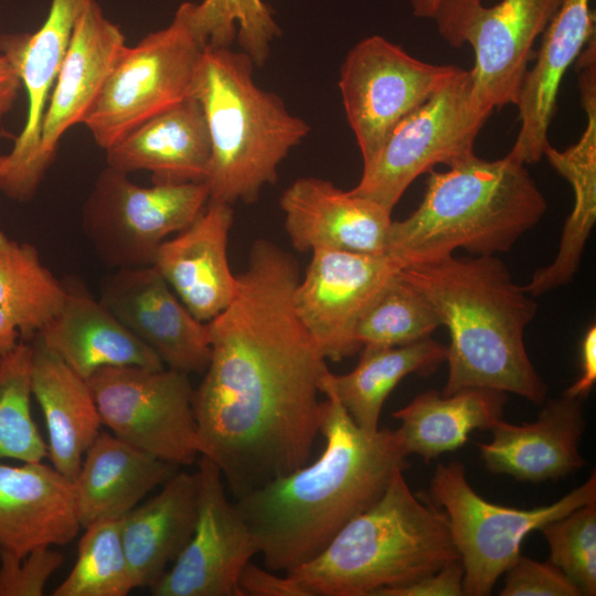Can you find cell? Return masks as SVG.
I'll use <instances>...</instances> for the list:
<instances>
[{
	"mask_svg": "<svg viewBox=\"0 0 596 596\" xmlns=\"http://www.w3.org/2000/svg\"><path fill=\"white\" fill-rule=\"evenodd\" d=\"M198 476L177 471L161 490L120 519L136 587H151L190 540L198 514Z\"/></svg>",
	"mask_w": 596,
	"mask_h": 596,
	"instance_id": "83f0119b",
	"label": "cell"
},
{
	"mask_svg": "<svg viewBox=\"0 0 596 596\" xmlns=\"http://www.w3.org/2000/svg\"><path fill=\"white\" fill-rule=\"evenodd\" d=\"M63 281L64 305L38 337L75 373L87 381L107 366L164 368L82 280L73 276Z\"/></svg>",
	"mask_w": 596,
	"mask_h": 596,
	"instance_id": "cb8c5ba5",
	"label": "cell"
},
{
	"mask_svg": "<svg viewBox=\"0 0 596 596\" xmlns=\"http://www.w3.org/2000/svg\"><path fill=\"white\" fill-rule=\"evenodd\" d=\"M398 272L356 324L354 336L361 349L417 342L441 326L427 298Z\"/></svg>",
	"mask_w": 596,
	"mask_h": 596,
	"instance_id": "d6a6232c",
	"label": "cell"
},
{
	"mask_svg": "<svg viewBox=\"0 0 596 596\" xmlns=\"http://www.w3.org/2000/svg\"><path fill=\"white\" fill-rule=\"evenodd\" d=\"M577 66L585 129L571 147L558 150L549 145L543 156L574 192V206L565 220L556 254L565 265L581 262L596 222V56L582 55Z\"/></svg>",
	"mask_w": 596,
	"mask_h": 596,
	"instance_id": "1f68e13d",
	"label": "cell"
},
{
	"mask_svg": "<svg viewBox=\"0 0 596 596\" xmlns=\"http://www.w3.org/2000/svg\"><path fill=\"white\" fill-rule=\"evenodd\" d=\"M207 201L205 182L140 187L107 166L83 203L82 230L108 268L149 266L161 243L190 225Z\"/></svg>",
	"mask_w": 596,
	"mask_h": 596,
	"instance_id": "30bf717a",
	"label": "cell"
},
{
	"mask_svg": "<svg viewBox=\"0 0 596 596\" xmlns=\"http://www.w3.org/2000/svg\"><path fill=\"white\" fill-rule=\"evenodd\" d=\"M562 0H501L475 8L462 28L473 51L470 71L480 102L491 109L515 104L535 40Z\"/></svg>",
	"mask_w": 596,
	"mask_h": 596,
	"instance_id": "e0dca14e",
	"label": "cell"
},
{
	"mask_svg": "<svg viewBox=\"0 0 596 596\" xmlns=\"http://www.w3.org/2000/svg\"><path fill=\"white\" fill-rule=\"evenodd\" d=\"M99 300L163 365L187 374L206 370L207 322L193 317L152 265L114 269L100 281Z\"/></svg>",
	"mask_w": 596,
	"mask_h": 596,
	"instance_id": "2e32d148",
	"label": "cell"
},
{
	"mask_svg": "<svg viewBox=\"0 0 596 596\" xmlns=\"http://www.w3.org/2000/svg\"><path fill=\"white\" fill-rule=\"evenodd\" d=\"M73 481L42 461L0 464V551L24 557L77 535Z\"/></svg>",
	"mask_w": 596,
	"mask_h": 596,
	"instance_id": "603a6c76",
	"label": "cell"
},
{
	"mask_svg": "<svg viewBox=\"0 0 596 596\" xmlns=\"http://www.w3.org/2000/svg\"><path fill=\"white\" fill-rule=\"evenodd\" d=\"M460 68L421 61L377 34L359 41L341 65L338 84L363 166L374 159L392 129Z\"/></svg>",
	"mask_w": 596,
	"mask_h": 596,
	"instance_id": "7c38bea8",
	"label": "cell"
},
{
	"mask_svg": "<svg viewBox=\"0 0 596 596\" xmlns=\"http://www.w3.org/2000/svg\"><path fill=\"white\" fill-rule=\"evenodd\" d=\"M102 424L124 441L178 467L200 456L188 374L107 366L87 380Z\"/></svg>",
	"mask_w": 596,
	"mask_h": 596,
	"instance_id": "8fae6325",
	"label": "cell"
},
{
	"mask_svg": "<svg viewBox=\"0 0 596 596\" xmlns=\"http://www.w3.org/2000/svg\"><path fill=\"white\" fill-rule=\"evenodd\" d=\"M596 382V326L593 323L581 342V375L564 392L565 395L584 398Z\"/></svg>",
	"mask_w": 596,
	"mask_h": 596,
	"instance_id": "7bdbcfd3",
	"label": "cell"
},
{
	"mask_svg": "<svg viewBox=\"0 0 596 596\" xmlns=\"http://www.w3.org/2000/svg\"><path fill=\"white\" fill-rule=\"evenodd\" d=\"M194 531L170 570L151 586L155 596H237L244 566L258 554L256 540L234 503L221 470L199 456Z\"/></svg>",
	"mask_w": 596,
	"mask_h": 596,
	"instance_id": "5bb4252c",
	"label": "cell"
},
{
	"mask_svg": "<svg viewBox=\"0 0 596 596\" xmlns=\"http://www.w3.org/2000/svg\"><path fill=\"white\" fill-rule=\"evenodd\" d=\"M464 565L460 558L409 584L384 589L377 596H460L464 595Z\"/></svg>",
	"mask_w": 596,
	"mask_h": 596,
	"instance_id": "ab89813d",
	"label": "cell"
},
{
	"mask_svg": "<svg viewBox=\"0 0 596 596\" xmlns=\"http://www.w3.org/2000/svg\"><path fill=\"white\" fill-rule=\"evenodd\" d=\"M8 169V155H0V181Z\"/></svg>",
	"mask_w": 596,
	"mask_h": 596,
	"instance_id": "bcb514c9",
	"label": "cell"
},
{
	"mask_svg": "<svg viewBox=\"0 0 596 596\" xmlns=\"http://www.w3.org/2000/svg\"><path fill=\"white\" fill-rule=\"evenodd\" d=\"M121 29L96 0L82 11L73 29L44 114L40 162L46 172L64 134L84 123L126 46Z\"/></svg>",
	"mask_w": 596,
	"mask_h": 596,
	"instance_id": "d6986e66",
	"label": "cell"
},
{
	"mask_svg": "<svg viewBox=\"0 0 596 596\" xmlns=\"http://www.w3.org/2000/svg\"><path fill=\"white\" fill-rule=\"evenodd\" d=\"M182 2L171 22L125 46L83 125L106 150L150 118L194 97L206 47Z\"/></svg>",
	"mask_w": 596,
	"mask_h": 596,
	"instance_id": "52a82bcc",
	"label": "cell"
},
{
	"mask_svg": "<svg viewBox=\"0 0 596 596\" xmlns=\"http://www.w3.org/2000/svg\"><path fill=\"white\" fill-rule=\"evenodd\" d=\"M584 428L583 398L563 394L550 400L532 423L499 421L490 429L491 440L477 446L489 471L539 482L585 465L579 454Z\"/></svg>",
	"mask_w": 596,
	"mask_h": 596,
	"instance_id": "44dd1931",
	"label": "cell"
},
{
	"mask_svg": "<svg viewBox=\"0 0 596 596\" xmlns=\"http://www.w3.org/2000/svg\"><path fill=\"white\" fill-rule=\"evenodd\" d=\"M428 173L417 209L389 231L386 254L403 266L459 248L475 256L508 252L547 210L525 164L508 155L492 161L473 155Z\"/></svg>",
	"mask_w": 596,
	"mask_h": 596,
	"instance_id": "277c9868",
	"label": "cell"
},
{
	"mask_svg": "<svg viewBox=\"0 0 596 596\" xmlns=\"http://www.w3.org/2000/svg\"><path fill=\"white\" fill-rule=\"evenodd\" d=\"M232 224V205L209 200L190 225L161 243L152 263L202 322L221 313L235 295L236 276L227 258Z\"/></svg>",
	"mask_w": 596,
	"mask_h": 596,
	"instance_id": "ffe728a7",
	"label": "cell"
},
{
	"mask_svg": "<svg viewBox=\"0 0 596 596\" xmlns=\"http://www.w3.org/2000/svg\"><path fill=\"white\" fill-rule=\"evenodd\" d=\"M542 34L535 64L526 71L514 104L520 128L508 156L523 164L543 158L562 79L595 36L590 0H562Z\"/></svg>",
	"mask_w": 596,
	"mask_h": 596,
	"instance_id": "7402d4cb",
	"label": "cell"
},
{
	"mask_svg": "<svg viewBox=\"0 0 596 596\" xmlns=\"http://www.w3.org/2000/svg\"><path fill=\"white\" fill-rule=\"evenodd\" d=\"M31 383L49 434L47 457L70 480L100 433L102 419L86 380L75 373L36 336L32 342Z\"/></svg>",
	"mask_w": 596,
	"mask_h": 596,
	"instance_id": "4316f807",
	"label": "cell"
},
{
	"mask_svg": "<svg viewBox=\"0 0 596 596\" xmlns=\"http://www.w3.org/2000/svg\"><path fill=\"white\" fill-rule=\"evenodd\" d=\"M285 228L301 252L317 248L386 254L392 211L319 178H299L279 200Z\"/></svg>",
	"mask_w": 596,
	"mask_h": 596,
	"instance_id": "ac0fdd59",
	"label": "cell"
},
{
	"mask_svg": "<svg viewBox=\"0 0 596 596\" xmlns=\"http://www.w3.org/2000/svg\"><path fill=\"white\" fill-rule=\"evenodd\" d=\"M501 596H581L579 589L551 561L520 555L504 572Z\"/></svg>",
	"mask_w": 596,
	"mask_h": 596,
	"instance_id": "f35d334b",
	"label": "cell"
},
{
	"mask_svg": "<svg viewBox=\"0 0 596 596\" xmlns=\"http://www.w3.org/2000/svg\"><path fill=\"white\" fill-rule=\"evenodd\" d=\"M65 298L64 281L43 264L36 248L0 230V355L33 340Z\"/></svg>",
	"mask_w": 596,
	"mask_h": 596,
	"instance_id": "f546056e",
	"label": "cell"
},
{
	"mask_svg": "<svg viewBox=\"0 0 596 596\" xmlns=\"http://www.w3.org/2000/svg\"><path fill=\"white\" fill-rule=\"evenodd\" d=\"M298 272L290 254L256 241L233 300L207 322L210 362L193 393L199 450L236 498L306 465L320 434L329 369L295 309Z\"/></svg>",
	"mask_w": 596,
	"mask_h": 596,
	"instance_id": "6da1fadb",
	"label": "cell"
},
{
	"mask_svg": "<svg viewBox=\"0 0 596 596\" xmlns=\"http://www.w3.org/2000/svg\"><path fill=\"white\" fill-rule=\"evenodd\" d=\"M403 265L389 254L317 248L295 292L296 312L326 359L361 350L355 328Z\"/></svg>",
	"mask_w": 596,
	"mask_h": 596,
	"instance_id": "4fadbf2b",
	"label": "cell"
},
{
	"mask_svg": "<svg viewBox=\"0 0 596 596\" xmlns=\"http://www.w3.org/2000/svg\"><path fill=\"white\" fill-rule=\"evenodd\" d=\"M22 84L10 58L0 53V123L13 108Z\"/></svg>",
	"mask_w": 596,
	"mask_h": 596,
	"instance_id": "ee69618b",
	"label": "cell"
},
{
	"mask_svg": "<svg viewBox=\"0 0 596 596\" xmlns=\"http://www.w3.org/2000/svg\"><path fill=\"white\" fill-rule=\"evenodd\" d=\"M77 558L53 596H126L136 588L123 543L120 520L84 529Z\"/></svg>",
	"mask_w": 596,
	"mask_h": 596,
	"instance_id": "836d02e7",
	"label": "cell"
},
{
	"mask_svg": "<svg viewBox=\"0 0 596 596\" xmlns=\"http://www.w3.org/2000/svg\"><path fill=\"white\" fill-rule=\"evenodd\" d=\"M430 503L447 519L464 565V595H489L498 578L521 555L532 531L574 509L596 501V475L549 505L524 510L489 502L466 479L461 462L439 464L429 485Z\"/></svg>",
	"mask_w": 596,
	"mask_h": 596,
	"instance_id": "9c48e42d",
	"label": "cell"
},
{
	"mask_svg": "<svg viewBox=\"0 0 596 596\" xmlns=\"http://www.w3.org/2000/svg\"><path fill=\"white\" fill-rule=\"evenodd\" d=\"M178 470V466L114 434L100 432L87 449L73 480L81 528L105 520H120Z\"/></svg>",
	"mask_w": 596,
	"mask_h": 596,
	"instance_id": "484cf974",
	"label": "cell"
},
{
	"mask_svg": "<svg viewBox=\"0 0 596 596\" xmlns=\"http://www.w3.org/2000/svg\"><path fill=\"white\" fill-rule=\"evenodd\" d=\"M63 562V554L52 546L33 550L24 557L0 551V596H42Z\"/></svg>",
	"mask_w": 596,
	"mask_h": 596,
	"instance_id": "74e56055",
	"label": "cell"
},
{
	"mask_svg": "<svg viewBox=\"0 0 596 596\" xmlns=\"http://www.w3.org/2000/svg\"><path fill=\"white\" fill-rule=\"evenodd\" d=\"M356 366L337 375L328 371L321 392L330 391L362 429H379L384 402L409 374L427 375L446 361L447 347L432 339L389 348H362Z\"/></svg>",
	"mask_w": 596,
	"mask_h": 596,
	"instance_id": "4dcf8cb0",
	"label": "cell"
},
{
	"mask_svg": "<svg viewBox=\"0 0 596 596\" xmlns=\"http://www.w3.org/2000/svg\"><path fill=\"white\" fill-rule=\"evenodd\" d=\"M321 393L320 456L234 502L270 571L288 573L317 556L408 466L395 430L362 429L330 391Z\"/></svg>",
	"mask_w": 596,
	"mask_h": 596,
	"instance_id": "7a4b0ae2",
	"label": "cell"
},
{
	"mask_svg": "<svg viewBox=\"0 0 596 596\" xmlns=\"http://www.w3.org/2000/svg\"><path fill=\"white\" fill-rule=\"evenodd\" d=\"M398 273L427 298L448 329V375L441 394L486 387L534 404L545 402L547 385L524 345L538 305L500 258L450 254L403 266Z\"/></svg>",
	"mask_w": 596,
	"mask_h": 596,
	"instance_id": "3957f363",
	"label": "cell"
},
{
	"mask_svg": "<svg viewBox=\"0 0 596 596\" xmlns=\"http://www.w3.org/2000/svg\"><path fill=\"white\" fill-rule=\"evenodd\" d=\"M540 531L550 546V561L579 589L596 594V501L544 524Z\"/></svg>",
	"mask_w": 596,
	"mask_h": 596,
	"instance_id": "8d00e7d4",
	"label": "cell"
},
{
	"mask_svg": "<svg viewBox=\"0 0 596 596\" xmlns=\"http://www.w3.org/2000/svg\"><path fill=\"white\" fill-rule=\"evenodd\" d=\"M191 22L206 45L230 47L236 39L255 66L268 58L280 35L270 8L263 0H202L191 2Z\"/></svg>",
	"mask_w": 596,
	"mask_h": 596,
	"instance_id": "d590c367",
	"label": "cell"
},
{
	"mask_svg": "<svg viewBox=\"0 0 596 596\" xmlns=\"http://www.w3.org/2000/svg\"><path fill=\"white\" fill-rule=\"evenodd\" d=\"M507 401V393L486 387H466L450 395L428 390L393 413L401 422L395 432L408 456L417 454L429 461L460 448L472 430H490L503 419Z\"/></svg>",
	"mask_w": 596,
	"mask_h": 596,
	"instance_id": "f1b7e54d",
	"label": "cell"
},
{
	"mask_svg": "<svg viewBox=\"0 0 596 596\" xmlns=\"http://www.w3.org/2000/svg\"><path fill=\"white\" fill-rule=\"evenodd\" d=\"M254 63L242 51L206 45L195 85L211 141L205 181L209 200L233 204L257 200L277 179V168L310 131L283 99L253 78Z\"/></svg>",
	"mask_w": 596,
	"mask_h": 596,
	"instance_id": "8992f818",
	"label": "cell"
},
{
	"mask_svg": "<svg viewBox=\"0 0 596 596\" xmlns=\"http://www.w3.org/2000/svg\"><path fill=\"white\" fill-rule=\"evenodd\" d=\"M237 596H308L290 575H276L251 561L242 570Z\"/></svg>",
	"mask_w": 596,
	"mask_h": 596,
	"instance_id": "60d3db41",
	"label": "cell"
},
{
	"mask_svg": "<svg viewBox=\"0 0 596 596\" xmlns=\"http://www.w3.org/2000/svg\"><path fill=\"white\" fill-rule=\"evenodd\" d=\"M107 166L127 174L146 170L153 184L205 182L211 141L195 97L150 118L105 150Z\"/></svg>",
	"mask_w": 596,
	"mask_h": 596,
	"instance_id": "d4e9b609",
	"label": "cell"
},
{
	"mask_svg": "<svg viewBox=\"0 0 596 596\" xmlns=\"http://www.w3.org/2000/svg\"><path fill=\"white\" fill-rule=\"evenodd\" d=\"M482 4V0H443L435 21L440 36L451 46L461 47L462 28L470 12Z\"/></svg>",
	"mask_w": 596,
	"mask_h": 596,
	"instance_id": "b9f144b4",
	"label": "cell"
},
{
	"mask_svg": "<svg viewBox=\"0 0 596 596\" xmlns=\"http://www.w3.org/2000/svg\"><path fill=\"white\" fill-rule=\"evenodd\" d=\"M443 0H411L413 14L422 19H435Z\"/></svg>",
	"mask_w": 596,
	"mask_h": 596,
	"instance_id": "f6af8a7d",
	"label": "cell"
},
{
	"mask_svg": "<svg viewBox=\"0 0 596 596\" xmlns=\"http://www.w3.org/2000/svg\"><path fill=\"white\" fill-rule=\"evenodd\" d=\"M457 558L445 512L419 500L398 471L373 505L286 574L308 596H377Z\"/></svg>",
	"mask_w": 596,
	"mask_h": 596,
	"instance_id": "5b68a950",
	"label": "cell"
},
{
	"mask_svg": "<svg viewBox=\"0 0 596 596\" xmlns=\"http://www.w3.org/2000/svg\"><path fill=\"white\" fill-rule=\"evenodd\" d=\"M32 345L20 341L0 355V460L42 461L47 446L31 413Z\"/></svg>",
	"mask_w": 596,
	"mask_h": 596,
	"instance_id": "e575fe53",
	"label": "cell"
},
{
	"mask_svg": "<svg viewBox=\"0 0 596 596\" xmlns=\"http://www.w3.org/2000/svg\"><path fill=\"white\" fill-rule=\"evenodd\" d=\"M492 111L477 97L470 71L460 68L392 129L350 191L392 211L421 174L473 156L477 136Z\"/></svg>",
	"mask_w": 596,
	"mask_h": 596,
	"instance_id": "ba28073f",
	"label": "cell"
},
{
	"mask_svg": "<svg viewBox=\"0 0 596 596\" xmlns=\"http://www.w3.org/2000/svg\"><path fill=\"white\" fill-rule=\"evenodd\" d=\"M91 1L52 0L35 32L0 35V53L13 63L28 97L25 124L8 153V169L0 181V191L13 201H30L46 173L40 162L44 114L76 20Z\"/></svg>",
	"mask_w": 596,
	"mask_h": 596,
	"instance_id": "9a60e30c",
	"label": "cell"
}]
</instances>
